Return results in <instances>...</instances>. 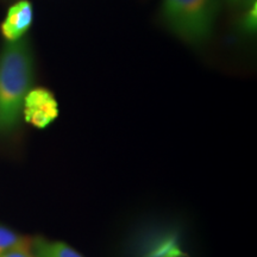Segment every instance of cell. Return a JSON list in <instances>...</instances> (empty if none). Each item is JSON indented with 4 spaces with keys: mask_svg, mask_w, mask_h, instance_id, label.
<instances>
[{
    "mask_svg": "<svg viewBox=\"0 0 257 257\" xmlns=\"http://www.w3.org/2000/svg\"><path fill=\"white\" fill-rule=\"evenodd\" d=\"M32 78L34 61L28 42H10L0 54V136L18 126Z\"/></svg>",
    "mask_w": 257,
    "mask_h": 257,
    "instance_id": "1",
    "label": "cell"
},
{
    "mask_svg": "<svg viewBox=\"0 0 257 257\" xmlns=\"http://www.w3.org/2000/svg\"><path fill=\"white\" fill-rule=\"evenodd\" d=\"M218 0H163L162 17L176 36L192 44L210 37Z\"/></svg>",
    "mask_w": 257,
    "mask_h": 257,
    "instance_id": "2",
    "label": "cell"
},
{
    "mask_svg": "<svg viewBox=\"0 0 257 257\" xmlns=\"http://www.w3.org/2000/svg\"><path fill=\"white\" fill-rule=\"evenodd\" d=\"M24 119L37 128L50 125L59 115V105L53 93L46 88L30 89L23 106Z\"/></svg>",
    "mask_w": 257,
    "mask_h": 257,
    "instance_id": "3",
    "label": "cell"
},
{
    "mask_svg": "<svg viewBox=\"0 0 257 257\" xmlns=\"http://www.w3.org/2000/svg\"><path fill=\"white\" fill-rule=\"evenodd\" d=\"M32 6L27 0H22L9 10L4 23L2 25V32L10 42L18 41L32 23Z\"/></svg>",
    "mask_w": 257,
    "mask_h": 257,
    "instance_id": "4",
    "label": "cell"
},
{
    "mask_svg": "<svg viewBox=\"0 0 257 257\" xmlns=\"http://www.w3.org/2000/svg\"><path fill=\"white\" fill-rule=\"evenodd\" d=\"M32 250L37 257H83L67 243L44 238L32 240Z\"/></svg>",
    "mask_w": 257,
    "mask_h": 257,
    "instance_id": "5",
    "label": "cell"
},
{
    "mask_svg": "<svg viewBox=\"0 0 257 257\" xmlns=\"http://www.w3.org/2000/svg\"><path fill=\"white\" fill-rule=\"evenodd\" d=\"M32 240L22 236L8 226L0 225V256L18 246L31 245Z\"/></svg>",
    "mask_w": 257,
    "mask_h": 257,
    "instance_id": "6",
    "label": "cell"
},
{
    "mask_svg": "<svg viewBox=\"0 0 257 257\" xmlns=\"http://www.w3.org/2000/svg\"><path fill=\"white\" fill-rule=\"evenodd\" d=\"M0 257H37L36 253L32 250V244L31 245H24V246H18L10 251L5 252L4 255Z\"/></svg>",
    "mask_w": 257,
    "mask_h": 257,
    "instance_id": "7",
    "label": "cell"
}]
</instances>
